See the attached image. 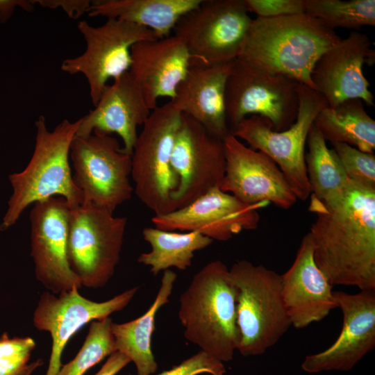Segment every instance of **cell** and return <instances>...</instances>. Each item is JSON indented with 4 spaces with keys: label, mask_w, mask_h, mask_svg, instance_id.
Listing matches in <instances>:
<instances>
[{
    "label": "cell",
    "mask_w": 375,
    "mask_h": 375,
    "mask_svg": "<svg viewBox=\"0 0 375 375\" xmlns=\"http://www.w3.org/2000/svg\"><path fill=\"white\" fill-rule=\"evenodd\" d=\"M79 125V119H64L49 131L46 119L40 115L35 122V142L32 157L26 168L9 175L12 194L0 229L13 226L31 204L52 197L64 198L71 207L83 202L69 166V151Z\"/></svg>",
    "instance_id": "obj_4"
},
{
    "label": "cell",
    "mask_w": 375,
    "mask_h": 375,
    "mask_svg": "<svg viewBox=\"0 0 375 375\" xmlns=\"http://www.w3.org/2000/svg\"><path fill=\"white\" fill-rule=\"evenodd\" d=\"M334 30L306 13L252 19L237 58L270 74L315 89L311 79L320 56L340 40Z\"/></svg>",
    "instance_id": "obj_2"
},
{
    "label": "cell",
    "mask_w": 375,
    "mask_h": 375,
    "mask_svg": "<svg viewBox=\"0 0 375 375\" xmlns=\"http://www.w3.org/2000/svg\"><path fill=\"white\" fill-rule=\"evenodd\" d=\"M74 181L83 202H89L114 212L128 201L133 188L130 176L131 156L126 153L116 138L94 132L75 135L69 151Z\"/></svg>",
    "instance_id": "obj_9"
},
{
    "label": "cell",
    "mask_w": 375,
    "mask_h": 375,
    "mask_svg": "<svg viewBox=\"0 0 375 375\" xmlns=\"http://www.w3.org/2000/svg\"><path fill=\"white\" fill-rule=\"evenodd\" d=\"M130 362L131 360L126 356L116 351L108 356L107 360L94 375H116Z\"/></svg>",
    "instance_id": "obj_36"
},
{
    "label": "cell",
    "mask_w": 375,
    "mask_h": 375,
    "mask_svg": "<svg viewBox=\"0 0 375 375\" xmlns=\"http://www.w3.org/2000/svg\"><path fill=\"white\" fill-rule=\"evenodd\" d=\"M29 359L0 354V375H31L43 364L41 359L28 363Z\"/></svg>",
    "instance_id": "obj_34"
},
{
    "label": "cell",
    "mask_w": 375,
    "mask_h": 375,
    "mask_svg": "<svg viewBox=\"0 0 375 375\" xmlns=\"http://www.w3.org/2000/svg\"><path fill=\"white\" fill-rule=\"evenodd\" d=\"M313 125L331 144L345 143L361 151L374 153L375 121L360 99H347L333 108H324Z\"/></svg>",
    "instance_id": "obj_27"
},
{
    "label": "cell",
    "mask_w": 375,
    "mask_h": 375,
    "mask_svg": "<svg viewBox=\"0 0 375 375\" xmlns=\"http://www.w3.org/2000/svg\"><path fill=\"white\" fill-rule=\"evenodd\" d=\"M94 106L79 119L76 135L116 133L122 140L123 150L131 156L138 135V127L144 124L151 110L129 72L108 84Z\"/></svg>",
    "instance_id": "obj_22"
},
{
    "label": "cell",
    "mask_w": 375,
    "mask_h": 375,
    "mask_svg": "<svg viewBox=\"0 0 375 375\" xmlns=\"http://www.w3.org/2000/svg\"><path fill=\"white\" fill-rule=\"evenodd\" d=\"M299 83L234 60L225 90V110L232 133L244 119L258 115L267 119L276 131L288 128L299 109Z\"/></svg>",
    "instance_id": "obj_10"
},
{
    "label": "cell",
    "mask_w": 375,
    "mask_h": 375,
    "mask_svg": "<svg viewBox=\"0 0 375 375\" xmlns=\"http://www.w3.org/2000/svg\"><path fill=\"white\" fill-rule=\"evenodd\" d=\"M257 17L273 18L306 13V0H244Z\"/></svg>",
    "instance_id": "obj_33"
},
{
    "label": "cell",
    "mask_w": 375,
    "mask_h": 375,
    "mask_svg": "<svg viewBox=\"0 0 375 375\" xmlns=\"http://www.w3.org/2000/svg\"><path fill=\"white\" fill-rule=\"evenodd\" d=\"M335 151L348 178L362 186L375 189V156L345 143H333Z\"/></svg>",
    "instance_id": "obj_31"
},
{
    "label": "cell",
    "mask_w": 375,
    "mask_h": 375,
    "mask_svg": "<svg viewBox=\"0 0 375 375\" xmlns=\"http://www.w3.org/2000/svg\"><path fill=\"white\" fill-rule=\"evenodd\" d=\"M252 19L244 0H202L180 18L172 33L192 60L228 62L237 59Z\"/></svg>",
    "instance_id": "obj_11"
},
{
    "label": "cell",
    "mask_w": 375,
    "mask_h": 375,
    "mask_svg": "<svg viewBox=\"0 0 375 375\" xmlns=\"http://www.w3.org/2000/svg\"><path fill=\"white\" fill-rule=\"evenodd\" d=\"M368 36L351 31L326 50L315 63L311 74L315 89L333 108L340 103L358 99L374 106V96L365 77L364 63L372 64L374 50Z\"/></svg>",
    "instance_id": "obj_19"
},
{
    "label": "cell",
    "mask_w": 375,
    "mask_h": 375,
    "mask_svg": "<svg viewBox=\"0 0 375 375\" xmlns=\"http://www.w3.org/2000/svg\"><path fill=\"white\" fill-rule=\"evenodd\" d=\"M176 277L170 269L163 271L156 297L147 312L133 320L112 324L117 351L126 356L135 364L137 375H152L158 369L151 350V336L155 331L156 314L169 302Z\"/></svg>",
    "instance_id": "obj_25"
},
{
    "label": "cell",
    "mask_w": 375,
    "mask_h": 375,
    "mask_svg": "<svg viewBox=\"0 0 375 375\" xmlns=\"http://www.w3.org/2000/svg\"><path fill=\"white\" fill-rule=\"evenodd\" d=\"M181 112L171 101L151 110L138 134L131 155L133 190L154 215L176 210L172 195L178 185L171 158Z\"/></svg>",
    "instance_id": "obj_6"
},
{
    "label": "cell",
    "mask_w": 375,
    "mask_h": 375,
    "mask_svg": "<svg viewBox=\"0 0 375 375\" xmlns=\"http://www.w3.org/2000/svg\"><path fill=\"white\" fill-rule=\"evenodd\" d=\"M333 288L315 261L313 245L307 233L292 265L281 275L282 299L291 326L303 328L337 308Z\"/></svg>",
    "instance_id": "obj_20"
},
{
    "label": "cell",
    "mask_w": 375,
    "mask_h": 375,
    "mask_svg": "<svg viewBox=\"0 0 375 375\" xmlns=\"http://www.w3.org/2000/svg\"><path fill=\"white\" fill-rule=\"evenodd\" d=\"M315 215L308 233L331 284L375 290V189L351 181L342 201Z\"/></svg>",
    "instance_id": "obj_1"
},
{
    "label": "cell",
    "mask_w": 375,
    "mask_h": 375,
    "mask_svg": "<svg viewBox=\"0 0 375 375\" xmlns=\"http://www.w3.org/2000/svg\"><path fill=\"white\" fill-rule=\"evenodd\" d=\"M333 294L342 313L340 333L328 348L305 357L301 367L306 372L349 371L375 347V290Z\"/></svg>",
    "instance_id": "obj_18"
},
{
    "label": "cell",
    "mask_w": 375,
    "mask_h": 375,
    "mask_svg": "<svg viewBox=\"0 0 375 375\" xmlns=\"http://www.w3.org/2000/svg\"><path fill=\"white\" fill-rule=\"evenodd\" d=\"M131 56L128 72L151 110L158 106L159 98L174 99L192 59L183 42L173 35L137 42Z\"/></svg>",
    "instance_id": "obj_21"
},
{
    "label": "cell",
    "mask_w": 375,
    "mask_h": 375,
    "mask_svg": "<svg viewBox=\"0 0 375 375\" xmlns=\"http://www.w3.org/2000/svg\"><path fill=\"white\" fill-rule=\"evenodd\" d=\"M178 185L172 195L176 210L220 188L226 167L224 140L181 113L171 158Z\"/></svg>",
    "instance_id": "obj_13"
},
{
    "label": "cell",
    "mask_w": 375,
    "mask_h": 375,
    "mask_svg": "<svg viewBox=\"0 0 375 375\" xmlns=\"http://www.w3.org/2000/svg\"><path fill=\"white\" fill-rule=\"evenodd\" d=\"M35 3L34 1H0V19L3 21L7 19L17 6L31 12Z\"/></svg>",
    "instance_id": "obj_37"
},
{
    "label": "cell",
    "mask_w": 375,
    "mask_h": 375,
    "mask_svg": "<svg viewBox=\"0 0 375 375\" xmlns=\"http://www.w3.org/2000/svg\"><path fill=\"white\" fill-rule=\"evenodd\" d=\"M228 270L237 289L238 351L243 356L262 355L291 326L282 299L281 275L246 260L236 261Z\"/></svg>",
    "instance_id": "obj_5"
},
{
    "label": "cell",
    "mask_w": 375,
    "mask_h": 375,
    "mask_svg": "<svg viewBox=\"0 0 375 375\" xmlns=\"http://www.w3.org/2000/svg\"><path fill=\"white\" fill-rule=\"evenodd\" d=\"M226 167L220 189L241 201H267L289 209L297 198L284 174L267 155L245 146L235 136L224 139Z\"/></svg>",
    "instance_id": "obj_17"
},
{
    "label": "cell",
    "mask_w": 375,
    "mask_h": 375,
    "mask_svg": "<svg viewBox=\"0 0 375 375\" xmlns=\"http://www.w3.org/2000/svg\"><path fill=\"white\" fill-rule=\"evenodd\" d=\"M269 203H245L215 188L185 207L153 215L151 222L162 230L196 231L212 240L227 241L242 231L256 229L260 222L258 210Z\"/></svg>",
    "instance_id": "obj_16"
},
{
    "label": "cell",
    "mask_w": 375,
    "mask_h": 375,
    "mask_svg": "<svg viewBox=\"0 0 375 375\" xmlns=\"http://www.w3.org/2000/svg\"><path fill=\"white\" fill-rule=\"evenodd\" d=\"M142 236L151 249L141 253L138 262L150 267L149 272L153 276L170 267L186 270L192 265L194 253L213 242L199 232L165 231L156 227L144 228Z\"/></svg>",
    "instance_id": "obj_28"
},
{
    "label": "cell",
    "mask_w": 375,
    "mask_h": 375,
    "mask_svg": "<svg viewBox=\"0 0 375 375\" xmlns=\"http://www.w3.org/2000/svg\"><path fill=\"white\" fill-rule=\"evenodd\" d=\"M70 208L64 198L52 197L34 203L29 215L35 277L56 294L81 287L67 259Z\"/></svg>",
    "instance_id": "obj_14"
},
{
    "label": "cell",
    "mask_w": 375,
    "mask_h": 375,
    "mask_svg": "<svg viewBox=\"0 0 375 375\" xmlns=\"http://www.w3.org/2000/svg\"><path fill=\"white\" fill-rule=\"evenodd\" d=\"M226 372V368L222 362L200 350L179 365L157 375H199L201 374L224 375Z\"/></svg>",
    "instance_id": "obj_32"
},
{
    "label": "cell",
    "mask_w": 375,
    "mask_h": 375,
    "mask_svg": "<svg viewBox=\"0 0 375 375\" xmlns=\"http://www.w3.org/2000/svg\"><path fill=\"white\" fill-rule=\"evenodd\" d=\"M202 0H98L92 1L90 17L119 19L151 30L160 39L171 35L178 21Z\"/></svg>",
    "instance_id": "obj_24"
},
{
    "label": "cell",
    "mask_w": 375,
    "mask_h": 375,
    "mask_svg": "<svg viewBox=\"0 0 375 375\" xmlns=\"http://www.w3.org/2000/svg\"><path fill=\"white\" fill-rule=\"evenodd\" d=\"M307 142L306 166L311 189L308 210L317 214L342 200L351 181L347 176L333 149L312 124Z\"/></svg>",
    "instance_id": "obj_26"
},
{
    "label": "cell",
    "mask_w": 375,
    "mask_h": 375,
    "mask_svg": "<svg viewBox=\"0 0 375 375\" xmlns=\"http://www.w3.org/2000/svg\"><path fill=\"white\" fill-rule=\"evenodd\" d=\"M306 13L327 27L358 30L375 25L374 0H306Z\"/></svg>",
    "instance_id": "obj_29"
},
{
    "label": "cell",
    "mask_w": 375,
    "mask_h": 375,
    "mask_svg": "<svg viewBox=\"0 0 375 375\" xmlns=\"http://www.w3.org/2000/svg\"><path fill=\"white\" fill-rule=\"evenodd\" d=\"M236 300L228 268L219 260L196 273L179 299L185 338L222 362L233 360L240 343Z\"/></svg>",
    "instance_id": "obj_3"
},
{
    "label": "cell",
    "mask_w": 375,
    "mask_h": 375,
    "mask_svg": "<svg viewBox=\"0 0 375 375\" xmlns=\"http://www.w3.org/2000/svg\"><path fill=\"white\" fill-rule=\"evenodd\" d=\"M298 94L297 116L288 128L276 131L267 119L251 115L242 120L231 134L270 158L297 199L304 201L311 193L305 161L306 143L315 117L328 103L321 94L303 84L299 83Z\"/></svg>",
    "instance_id": "obj_7"
},
{
    "label": "cell",
    "mask_w": 375,
    "mask_h": 375,
    "mask_svg": "<svg viewBox=\"0 0 375 375\" xmlns=\"http://www.w3.org/2000/svg\"><path fill=\"white\" fill-rule=\"evenodd\" d=\"M112 322L110 317L92 321L79 351L73 360L61 366L57 375H83L106 356L116 352Z\"/></svg>",
    "instance_id": "obj_30"
},
{
    "label": "cell",
    "mask_w": 375,
    "mask_h": 375,
    "mask_svg": "<svg viewBox=\"0 0 375 375\" xmlns=\"http://www.w3.org/2000/svg\"><path fill=\"white\" fill-rule=\"evenodd\" d=\"M35 3L40 6L56 9L61 8L72 19H78L85 12H88L92 3L89 0H36Z\"/></svg>",
    "instance_id": "obj_35"
},
{
    "label": "cell",
    "mask_w": 375,
    "mask_h": 375,
    "mask_svg": "<svg viewBox=\"0 0 375 375\" xmlns=\"http://www.w3.org/2000/svg\"><path fill=\"white\" fill-rule=\"evenodd\" d=\"M77 27L85 41V50L78 56L64 60L60 68L70 75L81 74L85 77L94 106L108 81L129 71L132 46L140 41L159 39L147 28L115 19H107L99 26L81 20Z\"/></svg>",
    "instance_id": "obj_12"
},
{
    "label": "cell",
    "mask_w": 375,
    "mask_h": 375,
    "mask_svg": "<svg viewBox=\"0 0 375 375\" xmlns=\"http://www.w3.org/2000/svg\"><path fill=\"white\" fill-rule=\"evenodd\" d=\"M127 218L89 202L71 207L67 259L81 285L100 288L113 276L119 261Z\"/></svg>",
    "instance_id": "obj_8"
},
{
    "label": "cell",
    "mask_w": 375,
    "mask_h": 375,
    "mask_svg": "<svg viewBox=\"0 0 375 375\" xmlns=\"http://www.w3.org/2000/svg\"><path fill=\"white\" fill-rule=\"evenodd\" d=\"M74 288L58 294L44 292L33 313V324L39 331L49 332L51 351L45 375H57L61 356L70 338L84 325L102 319L123 310L135 295L138 287L131 288L110 299L97 302L83 297Z\"/></svg>",
    "instance_id": "obj_15"
},
{
    "label": "cell",
    "mask_w": 375,
    "mask_h": 375,
    "mask_svg": "<svg viewBox=\"0 0 375 375\" xmlns=\"http://www.w3.org/2000/svg\"><path fill=\"white\" fill-rule=\"evenodd\" d=\"M233 61L204 63L191 59L186 76L170 101L182 114L224 140L231 134L225 110V90Z\"/></svg>",
    "instance_id": "obj_23"
}]
</instances>
